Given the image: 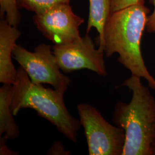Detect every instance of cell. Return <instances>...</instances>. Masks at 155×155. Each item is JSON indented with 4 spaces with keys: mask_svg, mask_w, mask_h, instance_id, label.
Listing matches in <instances>:
<instances>
[{
    "mask_svg": "<svg viewBox=\"0 0 155 155\" xmlns=\"http://www.w3.org/2000/svg\"><path fill=\"white\" fill-rule=\"evenodd\" d=\"M149 12L145 3H139L111 13L104 38L106 56L118 54V62L132 75L145 79L149 87L155 90V78L146 66L141 51Z\"/></svg>",
    "mask_w": 155,
    "mask_h": 155,
    "instance_id": "cell-1",
    "label": "cell"
},
{
    "mask_svg": "<svg viewBox=\"0 0 155 155\" xmlns=\"http://www.w3.org/2000/svg\"><path fill=\"white\" fill-rule=\"evenodd\" d=\"M142 78L132 75L121 84L132 92L129 103L119 102L113 113L116 126L125 132L122 155H153L155 138V98Z\"/></svg>",
    "mask_w": 155,
    "mask_h": 155,
    "instance_id": "cell-2",
    "label": "cell"
},
{
    "mask_svg": "<svg viewBox=\"0 0 155 155\" xmlns=\"http://www.w3.org/2000/svg\"><path fill=\"white\" fill-rule=\"evenodd\" d=\"M64 93L32 83L27 73L20 66L16 83L13 85L12 111L15 116L22 109H32L39 116L55 126L66 138L77 143L82 125L79 120L73 117L67 109L63 98Z\"/></svg>",
    "mask_w": 155,
    "mask_h": 155,
    "instance_id": "cell-3",
    "label": "cell"
},
{
    "mask_svg": "<svg viewBox=\"0 0 155 155\" xmlns=\"http://www.w3.org/2000/svg\"><path fill=\"white\" fill-rule=\"evenodd\" d=\"M90 155H122L125 135L121 127L107 122L95 107L87 104L77 106Z\"/></svg>",
    "mask_w": 155,
    "mask_h": 155,
    "instance_id": "cell-4",
    "label": "cell"
},
{
    "mask_svg": "<svg viewBox=\"0 0 155 155\" xmlns=\"http://www.w3.org/2000/svg\"><path fill=\"white\" fill-rule=\"evenodd\" d=\"M13 57L36 84H49L56 90L65 92L71 82V79L61 71L50 45L40 44L31 52L17 45Z\"/></svg>",
    "mask_w": 155,
    "mask_h": 155,
    "instance_id": "cell-5",
    "label": "cell"
},
{
    "mask_svg": "<svg viewBox=\"0 0 155 155\" xmlns=\"http://www.w3.org/2000/svg\"><path fill=\"white\" fill-rule=\"evenodd\" d=\"M52 51L57 63L63 72L87 69L100 76L107 75L105 52L96 48L91 37H83L65 45H54Z\"/></svg>",
    "mask_w": 155,
    "mask_h": 155,
    "instance_id": "cell-6",
    "label": "cell"
},
{
    "mask_svg": "<svg viewBox=\"0 0 155 155\" xmlns=\"http://www.w3.org/2000/svg\"><path fill=\"white\" fill-rule=\"evenodd\" d=\"M33 19L39 31L55 45H65L80 38L79 27L84 21L74 13L70 4H59L36 13Z\"/></svg>",
    "mask_w": 155,
    "mask_h": 155,
    "instance_id": "cell-7",
    "label": "cell"
},
{
    "mask_svg": "<svg viewBox=\"0 0 155 155\" xmlns=\"http://www.w3.org/2000/svg\"><path fill=\"white\" fill-rule=\"evenodd\" d=\"M21 32L2 20L0 22V82L14 85L16 83L17 70L12 62V56L20 37Z\"/></svg>",
    "mask_w": 155,
    "mask_h": 155,
    "instance_id": "cell-8",
    "label": "cell"
},
{
    "mask_svg": "<svg viewBox=\"0 0 155 155\" xmlns=\"http://www.w3.org/2000/svg\"><path fill=\"white\" fill-rule=\"evenodd\" d=\"M12 92V84H3L0 88V136L5 133L6 140L16 139L20 134L11 108Z\"/></svg>",
    "mask_w": 155,
    "mask_h": 155,
    "instance_id": "cell-9",
    "label": "cell"
},
{
    "mask_svg": "<svg viewBox=\"0 0 155 155\" xmlns=\"http://www.w3.org/2000/svg\"><path fill=\"white\" fill-rule=\"evenodd\" d=\"M89 15L86 33L93 28L98 33L99 48L105 52L104 29L111 14V0H89Z\"/></svg>",
    "mask_w": 155,
    "mask_h": 155,
    "instance_id": "cell-10",
    "label": "cell"
},
{
    "mask_svg": "<svg viewBox=\"0 0 155 155\" xmlns=\"http://www.w3.org/2000/svg\"><path fill=\"white\" fill-rule=\"evenodd\" d=\"M71 0H18L19 7L36 13L45 11L54 6L70 4Z\"/></svg>",
    "mask_w": 155,
    "mask_h": 155,
    "instance_id": "cell-11",
    "label": "cell"
},
{
    "mask_svg": "<svg viewBox=\"0 0 155 155\" xmlns=\"http://www.w3.org/2000/svg\"><path fill=\"white\" fill-rule=\"evenodd\" d=\"M18 7V0H0L1 16L4 17L5 15L6 21L16 27L21 21Z\"/></svg>",
    "mask_w": 155,
    "mask_h": 155,
    "instance_id": "cell-12",
    "label": "cell"
},
{
    "mask_svg": "<svg viewBox=\"0 0 155 155\" xmlns=\"http://www.w3.org/2000/svg\"><path fill=\"white\" fill-rule=\"evenodd\" d=\"M111 13L129 6L139 3H145L144 0H111Z\"/></svg>",
    "mask_w": 155,
    "mask_h": 155,
    "instance_id": "cell-13",
    "label": "cell"
},
{
    "mask_svg": "<svg viewBox=\"0 0 155 155\" xmlns=\"http://www.w3.org/2000/svg\"><path fill=\"white\" fill-rule=\"evenodd\" d=\"M150 2L153 6V10L148 17L146 29L148 32L155 34V0H150Z\"/></svg>",
    "mask_w": 155,
    "mask_h": 155,
    "instance_id": "cell-14",
    "label": "cell"
},
{
    "mask_svg": "<svg viewBox=\"0 0 155 155\" xmlns=\"http://www.w3.org/2000/svg\"><path fill=\"white\" fill-rule=\"evenodd\" d=\"M49 154L51 155H67L66 151L60 142H55L48 151Z\"/></svg>",
    "mask_w": 155,
    "mask_h": 155,
    "instance_id": "cell-15",
    "label": "cell"
},
{
    "mask_svg": "<svg viewBox=\"0 0 155 155\" xmlns=\"http://www.w3.org/2000/svg\"><path fill=\"white\" fill-rule=\"evenodd\" d=\"M7 140L4 137V136H1L0 140V155H16V152L9 150L6 144V141Z\"/></svg>",
    "mask_w": 155,
    "mask_h": 155,
    "instance_id": "cell-16",
    "label": "cell"
},
{
    "mask_svg": "<svg viewBox=\"0 0 155 155\" xmlns=\"http://www.w3.org/2000/svg\"><path fill=\"white\" fill-rule=\"evenodd\" d=\"M152 152H153V155H155V138L153 144V147H152Z\"/></svg>",
    "mask_w": 155,
    "mask_h": 155,
    "instance_id": "cell-17",
    "label": "cell"
}]
</instances>
